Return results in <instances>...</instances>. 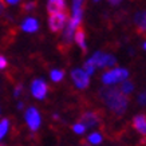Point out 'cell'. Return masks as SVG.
Wrapping results in <instances>:
<instances>
[{
    "mask_svg": "<svg viewBox=\"0 0 146 146\" xmlns=\"http://www.w3.org/2000/svg\"><path fill=\"white\" fill-rule=\"evenodd\" d=\"M101 98L106 106L117 115H122L127 109L129 98L118 87H107L101 90Z\"/></svg>",
    "mask_w": 146,
    "mask_h": 146,
    "instance_id": "cell-1",
    "label": "cell"
},
{
    "mask_svg": "<svg viewBox=\"0 0 146 146\" xmlns=\"http://www.w3.org/2000/svg\"><path fill=\"white\" fill-rule=\"evenodd\" d=\"M127 76L129 71L126 68H113L102 75V82L106 86H110V84L118 83V82H125Z\"/></svg>",
    "mask_w": 146,
    "mask_h": 146,
    "instance_id": "cell-2",
    "label": "cell"
},
{
    "mask_svg": "<svg viewBox=\"0 0 146 146\" xmlns=\"http://www.w3.org/2000/svg\"><path fill=\"white\" fill-rule=\"evenodd\" d=\"M67 22H68V15L66 12L50 15V19H48L50 30L52 32H59L60 30H63L67 26Z\"/></svg>",
    "mask_w": 146,
    "mask_h": 146,
    "instance_id": "cell-3",
    "label": "cell"
},
{
    "mask_svg": "<svg viewBox=\"0 0 146 146\" xmlns=\"http://www.w3.org/2000/svg\"><path fill=\"white\" fill-rule=\"evenodd\" d=\"M90 59L94 62L95 67H113L117 63V59L111 54H103L99 51L94 54Z\"/></svg>",
    "mask_w": 146,
    "mask_h": 146,
    "instance_id": "cell-4",
    "label": "cell"
},
{
    "mask_svg": "<svg viewBox=\"0 0 146 146\" xmlns=\"http://www.w3.org/2000/svg\"><path fill=\"white\" fill-rule=\"evenodd\" d=\"M31 93L36 99H44L48 93V86L43 79H34L31 83Z\"/></svg>",
    "mask_w": 146,
    "mask_h": 146,
    "instance_id": "cell-5",
    "label": "cell"
},
{
    "mask_svg": "<svg viewBox=\"0 0 146 146\" xmlns=\"http://www.w3.org/2000/svg\"><path fill=\"white\" fill-rule=\"evenodd\" d=\"M71 78L78 89H86L90 84V75H87L82 68H75L71 72Z\"/></svg>",
    "mask_w": 146,
    "mask_h": 146,
    "instance_id": "cell-6",
    "label": "cell"
},
{
    "mask_svg": "<svg viewBox=\"0 0 146 146\" xmlns=\"http://www.w3.org/2000/svg\"><path fill=\"white\" fill-rule=\"evenodd\" d=\"M26 122L28 125V127L31 129V131H36L40 126V114L35 107H30L26 111Z\"/></svg>",
    "mask_w": 146,
    "mask_h": 146,
    "instance_id": "cell-7",
    "label": "cell"
},
{
    "mask_svg": "<svg viewBox=\"0 0 146 146\" xmlns=\"http://www.w3.org/2000/svg\"><path fill=\"white\" fill-rule=\"evenodd\" d=\"M80 122L79 123H82L84 126V127H93V126H95L97 123H99V121H101V117H99V114L98 113H95V111H86L82 117H80Z\"/></svg>",
    "mask_w": 146,
    "mask_h": 146,
    "instance_id": "cell-8",
    "label": "cell"
},
{
    "mask_svg": "<svg viewBox=\"0 0 146 146\" xmlns=\"http://www.w3.org/2000/svg\"><path fill=\"white\" fill-rule=\"evenodd\" d=\"M64 9H66V1H64V0H48L47 11H48L50 15L66 12Z\"/></svg>",
    "mask_w": 146,
    "mask_h": 146,
    "instance_id": "cell-9",
    "label": "cell"
},
{
    "mask_svg": "<svg viewBox=\"0 0 146 146\" xmlns=\"http://www.w3.org/2000/svg\"><path fill=\"white\" fill-rule=\"evenodd\" d=\"M133 127L139 134L146 135V114H138L133 118Z\"/></svg>",
    "mask_w": 146,
    "mask_h": 146,
    "instance_id": "cell-10",
    "label": "cell"
},
{
    "mask_svg": "<svg viewBox=\"0 0 146 146\" xmlns=\"http://www.w3.org/2000/svg\"><path fill=\"white\" fill-rule=\"evenodd\" d=\"M74 40L76 42V44L82 48V51L86 52V50H87V46H86V34H84V30L82 27L76 28L75 34H74Z\"/></svg>",
    "mask_w": 146,
    "mask_h": 146,
    "instance_id": "cell-11",
    "label": "cell"
},
{
    "mask_svg": "<svg viewBox=\"0 0 146 146\" xmlns=\"http://www.w3.org/2000/svg\"><path fill=\"white\" fill-rule=\"evenodd\" d=\"M22 30L26 32H36L39 30V23L35 18H27L22 24Z\"/></svg>",
    "mask_w": 146,
    "mask_h": 146,
    "instance_id": "cell-12",
    "label": "cell"
},
{
    "mask_svg": "<svg viewBox=\"0 0 146 146\" xmlns=\"http://www.w3.org/2000/svg\"><path fill=\"white\" fill-rule=\"evenodd\" d=\"M134 23H135L139 32H146V11H141V12L135 13Z\"/></svg>",
    "mask_w": 146,
    "mask_h": 146,
    "instance_id": "cell-13",
    "label": "cell"
},
{
    "mask_svg": "<svg viewBox=\"0 0 146 146\" xmlns=\"http://www.w3.org/2000/svg\"><path fill=\"white\" fill-rule=\"evenodd\" d=\"M83 1L84 0H74L72 1V16H83Z\"/></svg>",
    "mask_w": 146,
    "mask_h": 146,
    "instance_id": "cell-14",
    "label": "cell"
},
{
    "mask_svg": "<svg viewBox=\"0 0 146 146\" xmlns=\"http://www.w3.org/2000/svg\"><path fill=\"white\" fill-rule=\"evenodd\" d=\"M119 90L122 91V93L125 94V95H127V94H130L131 91L134 90V84L130 82V80H125L123 83L121 84V87H119Z\"/></svg>",
    "mask_w": 146,
    "mask_h": 146,
    "instance_id": "cell-15",
    "label": "cell"
},
{
    "mask_svg": "<svg viewBox=\"0 0 146 146\" xmlns=\"http://www.w3.org/2000/svg\"><path fill=\"white\" fill-rule=\"evenodd\" d=\"M87 141L89 143H93V145H99L102 142V134L101 133H91L87 137Z\"/></svg>",
    "mask_w": 146,
    "mask_h": 146,
    "instance_id": "cell-16",
    "label": "cell"
},
{
    "mask_svg": "<svg viewBox=\"0 0 146 146\" xmlns=\"http://www.w3.org/2000/svg\"><path fill=\"white\" fill-rule=\"evenodd\" d=\"M8 127H9V121L8 119H1L0 121V139L4 137L7 131H8Z\"/></svg>",
    "mask_w": 146,
    "mask_h": 146,
    "instance_id": "cell-17",
    "label": "cell"
},
{
    "mask_svg": "<svg viewBox=\"0 0 146 146\" xmlns=\"http://www.w3.org/2000/svg\"><path fill=\"white\" fill-rule=\"evenodd\" d=\"M83 71L86 72V74H87V75H91V74H94V71H95V64H94V62L91 60V59H89L87 62L84 63Z\"/></svg>",
    "mask_w": 146,
    "mask_h": 146,
    "instance_id": "cell-18",
    "label": "cell"
},
{
    "mask_svg": "<svg viewBox=\"0 0 146 146\" xmlns=\"http://www.w3.org/2000/svg\"><path fill=\"white\" fill-rule=\"evenodd\" d=\"M63 76H64V72L62 70H52L51 71V79L54 82H60L63 79Z\"/></svg>",
    "mask_w": 146,
    "mask_h": 146,
    "instance_id": "cell-19",
    "label": "cell"
},
{
    "mask_svg": "<svg viewBox=\"0 0 146 146\" xmlns=\"http://www.w3.org/2000/svg\"><path fill=\"white\" fill-rule=\"evenodd\" d=\"M72 130H74V133L76 134H83L86 131V127H84L82 123H75L72 126Z\"/></svg>",
    "mask_w": 146,
    "mask_h": 146,
    "instance_id": "cell-20",
    "label": "cell"
},
{
    "mask_svg": "<svg viewBox=\"0 0 146 146\" xmlns=\"http://www.w3.org/2000/svg\"><path fill=\"white\" fill-rule=\"evenodd\" d=\"M137 101H138V103H139V105H142V106H146V90H145V91H142V93L138 95Z\"/></svg>",
    "mask_w": 146,
    "mask_h": 146,
    "instance_id": "cell-21",
    "label": "cell"
},
{
    "mask_svg": "<svg viewBox=\"0 0 146 146\" xmlns=\"http://www.w3.org/2000/svg\"><path fill=\"white\" fill-rule=\"evenodd\" d=\"M35 3L34 1H30V3H26V4L23 5V8H24V11H31V9L35 8Z\"/></svg>",
    "mask_w": 146,
    "mask_h": 146,
    "instance_id": "cell-22",
    "label": "cell"
},
{
    "mask_svg": "<svg viewBox=\"0 0 146 146\" xmlns=\"http://www.w3.org/2000/svg\"><path fill=\"white\" fill-rule=\"evenodd\" d=\"M7 64H8V62H7V59H5L4 56H1V55H0V70H3V68H5V67H7Z\"/></svg>",
    "mask_w": 146,
    "mask_h": 146,
    "instance_id": "cell-23",
    "label": "cell"
},
{
    "mask_svg": "<svg viewBox=\"0 0 146 146\" xmlns=\"http://www.w3.org/2000/svg\"><path fill=\"white\" fill-rule=\"evenodd\" d=\"M22 91H23V86H22V84H18V86H16V89H15V91H13V95L18 98L19 95H20V93H22Z\"/></svg>",
    "mask_w": 146,
    "mask_h": 146,
    "instance_id": "cell-24",
    "label": "cell"
},
{
    "mask_svg": "<svg viewBox=\"0 0 146 146\" xmlns=\"http://www.w3.org/2000/svg\"><path fill=\"white\" fill-rule=\"evenodd\" d=\"M1 1H4V3H7L8 5H13V4H18L20 0H1Z\"/></svg>",
    "mask_w": 146,
    "mask_h": 146,
    "instance_id": "cell-25",
    "label": "cell"
},
{
    "mask_svg": "<svg viewBox=\"0 0 146 146\" xmlns=\"http://www.w3.org/2000/svg\"><path fill=\"white\" fill-rule=\"evenodd\" d=\"M122 1V0H109V3H110L111 5H118Z\"/></svg>",
    "mask_w": 146,
    "mask_h": 146,
    "instance_id": "cell-26",
    "label": "cell"
},
{
    "mask_svg": "<svg viewBox=\"0 0 146 146\" xmlns=\"http://www.w3.org/2000/svg\"><path fill=\"white\" fill-rule=\"evenodd\" d=\"M23 107H24V105H23L22 102H20V103H18V109H19V110H22Z\"/></svg>",
    "mask_w": 146,
    "mask_h": 146,
    "instance_id": "cell-27",
    "label": "cell"
},
{
    "mask_svg": "<svg viewBox=\"0 0 146 146\" xmlns=\"http://www.w3.org/2000/svg\"><path fill=\"white\" fill-rule=\"evenodd\" d=\"M3 12V3H1V0H0V13Z\"/></svg>",
    "mask_w": 146,
    "mask_h": 146,
    "instance_id": "cell-28",
    "label": "cell"
},
{
    "mask_svg": "<svg viewBox=\"0 0 146 146\" xmlns=\"http://www.w3.org/2000/svg\"><path fill=\"white\" fill-rule=\"evenodd\" d=\"M142 47H143V50H146V42L143 43V46H142Z\"/></svg>",
    "mask_w": 146,
    "mask_h": 146,
    "instance_id": "cell-29",
    "label": "cell"
},
{
    "mask_svg": "<svg viewBox=\"0 0 146 146\" xmlns=\"http://www.w3.org/2000/svg\"><path fill=\"white\" fill-rule=\"evenodd\" d=\"M95 1H99V0H95Z\"/></svg>",
    "mask_w": 146,
    "mask_h": 146,
    "instance_id": "cell-30",
    "label": "cell"
}]
</instances>
